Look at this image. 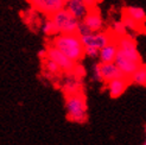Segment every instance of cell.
I'll use <instances>...</instances> for the list:
<instances>
[{
    "label": "cell",
    "mask_w": 146,
    "mask_h": 145,
    "mask_svg": "<svg viewBox=\"0 0 146 145\" xmlns=\"http://www.w3.org/2000/svg\"><path fill=\"white\" fill-rule=\"evenodd\" d=\"M121 20L123 21V24H125V26L127 27L128 35H129V36H132V37H134V33L139 31V30H140V27H141L139 24L137 23V21H134L133 19H131V18L127 17V16H123V14H122Z\"/></svg>",
    "instance_id": "20"
},
{
    "label": "cell",
    "mask_w": 146,
    "mask_h": 145,
    "mask_svg": "<svg viewBox=\"0 0 146 145\" xmlns=\"http://www.w3.org/2000/svg\"><path fill=\"white\" fill-rule=\"evenodd\" d=\"M118 53H119V48H118V44H116V41L114 39L113 42H111L109 44H107L106 47H104L100 50V55H99L100 63L115 62Z\"/></svg>",
    "instance_id": "14"
},
{
    "label": "cell",
    "mask_w": 146,
    "mask_h": 145,
    "mask_svg": "<svg viewBox=\"0 0 146 145\" xmlns=\"http://www.w3.org/2000/svg\"><path fill=\"white\" fill-rule=\"evenodd\" d=\"M84 3H86V5L89 7L90 10H93V9H96V1L95 0H84Z\"/></svg>",
    "instance_id": "26"
},
{
    "label": "cell",
    "mask_w": 146,
    "mask_h": 145,
    "mask_svg": "<svg viewBox=\"0 0 146 145\" xmlns=\"http://www.w3.org/2000/svg\"><path fill=\"white\" fill-rule=\"evenodd\" d=\"M128 84H129V80L127 77H120V78H116L111 82H108L106 87H107L109 96L112 99H118L126 92Z\"/></svg>",
    "instance_id": "11"
},
{
    "label": "cell",
    "mask_w": 146,
    "mask_h": 145,
    "mask_svg": "<svg viewBox=\"0 0 146 145\" xmlns=\"http://www.w3.org/2000/svg\"><path fill=\"white\" fill-rule=\"evenodd\" d=\"M48 59L57 63L63 72H71L75 68V62L71 61L69 57L65 56L62 51H60L57 48L50 45L48 47Z\"/></svg>",
    "instance_id": "8"
},
{
    "label": "cell",
    "mask_w": 146,
    "mask_h": 145,
    "mask_svg": "<svg viewBox=\"0 0 146 145\" xmlns=\"http://www.w3.org/2000/svg\"><path fill=\"white\" fill-rule=\"evenodd\" d=\"M143 145H146V127H145V140H144Z\"/></svg>",
    "instance_id": "27"
},
{
    "label": "cell",
    "mask_w": 146,
    "mask_h": 145,
    "mask_svg": "<svg viewBox=\"0 0 146 145\" xmlns=\"http://www.w3.org/2000/svg\"><path fill=\"white\" fill-rule=\"evenodd\" d=\"M115 64L122 71L123 76L129 78L137 71V69L140 67V64H143V63H138L133 60L128 59L127 56L122 55L121 53H118V56H116V59H115Z\"/></svg>",
    "instance_id": "9"
},
{
    "label": "cell",
    "mask_w": 146,
    "mask_h": 145,
    "mask_svg": "<svg viewBox=\"0 0 146 145\" xmlns=\"http://www.w3.org/2000/svg\"><path fill=\"white\" fill-rule=\"evenodd\" d=\"M122 14L123 16L129 17L131 19H133L140 26H143L146 23V12H145L144 9H141V7H139V6H126V7H123Z\"/></svg>",
    "instance_id": "15"
},
{
    "label": "cell",
    "mask_w": 146,
    "mask_h": 145,
    "mask_svg": "<svg viewBox=\"0 0 146 145\" xmlns=\"http://www.w3.org/2000/svg\"><path fill=\"white\" fill-rule=\"evenodd\" d=\"M90 76L94 82H104L102 74H101V63L100 62L93 63L92 69H90Z\"/></svg>",
    "instance_id": "21"
},
{
    "label": "cell",
    "mask_w": 146,
    "mask_h": 145,
    "mask_svg": "<svg viewBox=\"0 0 146 145\" xmlns=\"http://www.w3.org/2000/svg\"><path fill=\"white\" fill-rule=\"evenodd\" d=\"M67 119L75 124H84L88 120V105L84 93L65 96L64 101Z\"/></svg>",
    "instance_id": "2"
},
{
    "label": "cell",
    "mask_w": 146,
    "mask_h": 145,
    "mask_svg": "<svg viewBox=\"0 0 146 145\" xmlns=\"http://www.w3.org/2000/svg\"><path fill=\"white\" fill-rule=\"evenodd\" d=\"M101 74H102V80H104L105 84L113 81V80L120 78V77H125L123 74H122V71L115 64V62L101 63Z\"/></svg>",
    "instance_id": "13"
},
{
    "label": "cell",
    "mask_w": 146,
    "mask_h": 145,
    "mask_svg": "<svg viewBox=\"0 0 146 145\" xmlns=\"http://www.w3.org/2000/svg\"><path fill=\"white\" fill-rule=\"evenodd\" d=\"M128 80L129 83L132 84L146 87V64H140V67L137 69V71Z\"/></svg>",
    "instance_id": "17"
},
{
    "label": "cell",
    "mask_w": 146,
    "mask_h": 145,
    "mask_svg": "<svg viewBox=\"0 0 146 145\" xmlns=\"http://www.w3.org/2000/svg\"><path fill=\"white\" fill-rule=\"evenodd\" d=\"M56 25L57 32L60 33H77L80 20H77L68 10H61L50 17Z\"/></svg>",
    "instance_id": "3"
},
{
    "label": "cell",
    "mask_w": 146,
    "mask_h": 145,
    "mask_svg": "<svg viewBox=\"0 0 146 145\" xmlns=\"http://www.w3.org/2000/svg\"><path fill=\"white\" fill-rule=\"evenodd\" d=\"M116 44L119 48V53H121L122 55L127 56L128 59L133 60L138 63H141V57L140 54L138 51V47H137V42L134 39V37L132 36H123L120 38H115Z\"/></svg>",
    "instance_id": "7"
},
{
    "label": "cell",
    "mask_w": 146,
    "mask_h": 145,
    "mask_svg": "<svg viewBox=\"0 0 146 145\" xmlns=\"http://www.w3.org/2000/svg\"><path fill=\"white\" fill-rule=\"evenodd\" d=\"M115 37L111 33V31H100V32H92L87 36H82L81 41L83 43L84 48H96L101 50L104 47L109 44L111 42H113Z\"/></svg>",
    "instance_id": "6"
},
{
    "label": "cell",
    "mask_w": 146,
    "mask_h": 145,
    "mask_svg": "<svg viewBox=\"0 0 146 145\" xmlns=\"http://www.w3.org/2000/svg\"><path fill=\"white\" fill-rule=\"evenodd\" d=\"M65 10H68L80 21L83 20L90 11L84 0H65Z\"/></svg>",
    "instance_id": "10"
},
{
    "label": "cell",
    "mask_w": 146,
    "mask_h": 145,
    "mask_svg": "<svg viewBox=\"0 0 146 145\" xmlns=\"http://www.w3.org/2000/svg\"><path fill=\"white\" fill-rule=\"evenodd\" d=\"M111 33L115 38H120V37H123V36H127L128 30L122 20H114L111 24Z\"/></svg>",
    "instance_id": "18"
},
{
    "label": "cell",
    "mask_w": 146,
    "mask_h": 145,
    "mask_svg": "<svg viewBox=\"0 0 146 145\" xmlns=\"http://www.w3.org/2000/svg\"><path fill=\"white\" fill-rule=\"evenodd\" d=\"M38 57L43 61V60H45V59H48V48H45V49H40L39 51H38Z\"/></svg>",
    "instance_id": "25"
},
{
    "label": "cell",
    "mask_w": 146,
    "mask_h": 145,
    "mask_svg": "<svg viewBox=\"0 0 146 145\" xmlns=\"http://www.w3.org/2000/svg\"><path fill=\"white\" fill-rule=\"evenodd\" d=\"M43 71H44V76L49 80H54L57 77L61 78V76L64 74L60 66L54 61H51L50 59L43 60Z\"/></svg>",
    "instance_id": "16"
},
{
    "label": "cell",
    "mask_w": 146,
    "mask_h": 145,
    "mask_svg": "<svg viewBox=\"0 0 146 145\" xmlns=\"http://www.w3.org/2000/svg\"><path fill=\"white\" fill-rule=\"evenodd\" d=\"M31 7L38 13L52 17L55 13L65 9V0H27Z\"/></svg>",
    "instance_id": "4"
},
{
    "label": "cell",
    "mask_w": 146,
    "mask_h": 145,
    "mask_svg": "<svg viewBox=\"0 0 146 145\" xmlns=\"http://www.w3.org/2000/svg\"><path fill=\"white\" fill-rule=\"evenodd\" d=\"M82 21L90 29L92 32H100L104 29V18L98 9L90 10Z\"/></svg>",
    "instance_id": "12"
},
{
    "label": "cell",
    "mask_w": 146,
    "mask_h": 145,
    "mask_svg": "<svg viewBox=\"0 0 146 145\" xmlns=\"http://www.w3.org/2000/svg\"><path fill=\"white\" fill-rule=\"evenodd\" d=\"M84 54L86 56H88L89 59H99V55H100V50L96 49V48H92V47H88V48H84Z\"/></svg>",
    "instance_id": "23"
},
{
    "label": "cell",
    "mask_w": 146,
    "mask_h": 145,
    "mask_svg": "<svg viewBox=\"0 0 146 145\" xmlns=\"http://www.w3.org/2000/svg\"><path fill=\"white\" fill-rule=\"evenodd\" d=\"M95 1H96V4H101L102 1H104V0H95Z\"/></svg>",
    "instance_id": "28"
},
{
    "label": "cell",
    "mask_w": 146,
    "mask_h": 145,
    "mask_svg": "<svg viewBox=\"0 0 146 145\" xmlns=\"http://www.w3.org/2000/svg\"><path fill=\"white\" fill-rule=\"evenodd\" d=\"M60 87L65 96L83 93V78L77 77L74 72H64L60 78Z\"/></svg>",
    "instance_id": "5"
},
{
    "label": "cell",
    "mask_w": 146,
    "mask_h": 145,
    "mask_svg": "<svg viewBox=\"0 0 146 145\" xmlns=\"http://www.w3.org/2000/svg\"><path fill=\"white\" fill-rule=\"evenodd\" d=\"M42 32L44 33L45 36H50V37H55V36L58 35L56 25H55V23H54L52 19H51L50 17H48L42 23Z\"/></svg>",
    "instance_id": "19"
},
{
    "label": "cell",
    "mask_w": 146,
    "mask_h": 145,
    "mask_svg": "<svg viewBox=\"0 0 146 145\" xmlns=\"http://www.w3.org/2000/svg\"><path fill=\"white\" fill-rule=\"evenodd\" d=\"M92 33L90 31V29L87 26L83 21L81 20L80 21V24H78V29H77V35H80V37H82V36H87V35H89Z\"/></svg>",
    "instance_id": "24"
},
{
    "label": "cell",
    "mask_w": 146,
    "mask_h": 145,
    "mask_svg": "<svg viewBox=\"0 0 146 145\" xmlns=\"http://www.w3.org/2000/svg\"><path fill=\"white\" fill-rule=\"evenodd\" d=\"M50 45L57 48L75 63H80L86 56L84 45L77 33H60L51 39Z\"/></svg>",
    "instance_id": "1"
},
{
    "label": "cell",
    "mask_w": 146,
    "mask_h": 145,
    "mask_svg": "<svg viewBox=\"0 0 146 145\" xmlns=\"http://www.w3.org/2000/svg\"><path fill=\"white\" fill-rule=\"evenodd\" d=\"M71 72H74V74L77 77H80V78H84L86 75H87V70H86L84 66H83V64H81V63H76L74 70H72Z\"/></svg>",
    "instance_id": "22"
}]
</instances>
